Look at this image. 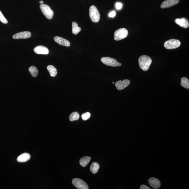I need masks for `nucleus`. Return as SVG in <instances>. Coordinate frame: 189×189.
Segmentation results:
<instances>
[{"label": "nucleus", "instance_id": "1", "mask_svg": "<svg viewBox=\"0 0 189 189\" xmlns=\"http://www.w3.org/2000/svg\"><path fill=\"white\" fill-rule=\"evenodd\" d=\"M140 68L144 71H148L150 65L152 62V60L150 57L146 55L141 56L138 59Z\"/></svg>", "mask_w": 189, "mask_h": 189}, {"label": "nucleus", "instance_id": "2", "mask_svg": "<svg viewBox=\"0 0 189 189\" xmlns=\"http://www.w3.org/2000/svg\"><path fill=\"white\" fill-rule=\"evenodd\" d=\"M89 16L91 20L94 22H97L100 19V14L97 8L94 5H92L89 9Z\"/></svg>", "mask_w": 189, "mask_h": 189}, {"label": "nucleus", "instance_id": "3", "mask_svg": "<svg viewBox=\"0 0 189 189\" xmlns=\"http://www.w3.org/2000/svg\"><path fill=\"white\" fill-rule=\"evenodd\" d=\"M128 34V31L125 28H123L117 29L114 33V39L119 41L127 37Z\"/></svg>", "mask_w": 189, "mask_h": 189}, {"label": "nucleus", "instance_id": "4", "mask_svg": "<svg viewBox=\"0 0 189 189\" xmlns=\"http://www.w3.org/2000/svg\"><path fill=\"white\" fill-rule=\"evenodd\" d=\"M180 45L181 43L179 40L174 38L168 40L164 43V47L168 50L177 48Z\"/></svg>", "mask_w": 189, "mask_h": 189}, {"label": "nucleus", "instance_id": "5", "mask_svg": "<svg viewBox=\"0 0 189 189\" xmlns=\"http://www.w3.org/2000/svg\"><path fill=\"white\" fill-rule=\"evenodd\" d=\"M40 8L43 14L47 18L52 19L54 15V12L46 4L40 5Z\"/></svg>", "mask_w": 189, "mask_h": 189}, {"label": "nucleus", "instance_id": "6", "mask_svg": "<svg viewBox=\"0 0 189 189\" xmlns=\"http://www.w3.org/2000/svg\"><path fill=\"white\" fill-rule=\"evenodd\" d=\"M74 186L78 189H88L89 187L86 183L80 178H75L72 180Z\"/></svg>", "mask_w": 189, "mask_h": 189}, {"label": "nucleus", "instance_id": "7", "mask_svg": "<svg viewBox=\"0 0 189 189\" xmlns=\"http://www.w3.org/2000/svg\"><path fill=\"white\" fill-rule=\"evenodd\" d=\"M102 62L105 64L111 66H117L118 62L116 60L110 57H103L101 59Z\"/></svg>", "mask_w": 189, "mask_h": 189}, {"label": "nucleus", "instance_id": "8", "mask_svg": "<svg viewBox=\"0 0 189 189\" xmlns=\"http://www.w3.org/2000/svg\"><path fill=\"white\" fill-rule=\"evenodd\" d=\"M130 84V81L129 80L126 79L122 81L120 80L117 81L115 84V86L118 90H122L125 89Z\"/></svg>", "mask_w": 189, "mask_h": 189}, {"label": "nucleus", "instance_id": "9", "mask_svg": "<svg viewBox=\"0 0 189 189\" xmlns=\"http://www.w3.org/2000/svg\"><path fill=\"white\" fill-rule=\"evenodd\" d=\"M31 36V33L29 31L22 32L16 33L13 36L14 39H21V38H27Z\"/></svg>", "mask_w": 189, "mask_h": 189}, {"label": "nucleus", "instance_id": "10", "mask_svg": "<svg viewBox=\"0 0 189 189\" xmlns=\"http://www.w3.org/2000/svg\"><path fill=\"white\" fill-rule=\"evenodd\" d=\"M179 0H166L163 2L161 5V8H169L174 6L178 3Z\"/></svg>", "mask_w": 189, "mask_h": 189}, {"label": "nucleus", "instance_id": "11", "mask_svg": "<svg viewBox=\"0 0 189 189\" xmlns=\"http://www.w3.org/2000/svg\"><path fill=\"white\" fill-rule=\"evenodd\" d=\"M175 22L180 27L188 28L189 26V23L188 19L185 18H176L175 19Z\"/></svg>", "mask_w": 189, "mask_h": 189}, {"label": "nucleus", "instance_id": "12", "mask_svg": "<svg viewBox=\"0 0 189 189\" xmlns=\"http://www.w3.org/2000/svg\"><path fill=\"white\" fill-rule=\"evenodd\" d=\"M34 51L36 54H44L47 55L49 53V50L47 47L39 45L35 47L34 49Z\"/></svg>", "mask_w": 189, "mask_h": 189}, {"label": "nucleus", "instance_id": "13", "mask_svg": "<svg viewBox=\"0 0 189 189\" xmlns=\"http://www.w3.org/2000/svg\"><path fill=\"white\" fill-rule=\"evenodd\" d=\"M149 184L152 188L155 189L160 188L161 183L158 179L152 177L148 180Z\"/></svg>", "mask_w": 189, "mask_h": 189}, {"label": "nucleus", "instance_id": "14", "mask_svg": "<svg viewBox=\"0 0 189 189\" xmlns=\"http://www.w3.org/2000/svg\"><path fill=\"white\" fill-rule=\"evenodd\" d=\"M54 40L56 43L59 44V45L66 47L70 46V43L69 41L64 38L59 36H55L54 38Z\"/></svg>", "mask_w": 189, "mask_h": 189}, {"label": "nucleus", "instance_id": "15", "mask_svg": "<svg viewBox=\"0 0 189 189\" xmlns=\"http://www.w3.org/2000/svg\"><path fill=\"white\" fill-rule=\"evenodd\" d=\"M31 158V155L29 153H24L21 154L18 157L17 160L19 162H27Z\"/></svg>", "mask_w": 189, "mask_h": 189}, {"label": "nucleus", "instance_id": "16", "mask_svg": "<svg viewBox=\"0 0 189 189\" xmlns=\"http://www.w3.org/2000/svg\"><path fill=\"white\" fill-rule=\"evenodd\" d=\"M91 158L90 157H83L80 159V164L82 167H85L88 164Z\"/></svg>", "mask_w": 189, "mask_h": 189}, {"label": "nucleus", "instance_id": "17", "mask_svg": "<svg viewBox=\"0 0 189 189\" xmlns=\"http://www.w3.org/2000/svg\"><path fill=\"white\" fill-rule=\"evenodd\" d=\"M47 69L50 73V76L54 77L57 75V70L54 66L50 65L47 66Z\"/></svg>", "mask_w": 189, "mask_h": 189}, {"label": "nucleus", "instance_id": "18", "mask_svg": "<svg viewBox=\"0 0 189 189\" xmlns=\"http://www.w3.org/2000/svg\"><path fill=\"white\" fill-rule=\"evenodd\" d=\"M99 164L97 162H94L91 164L90 170L93 174H96L99 171Z\"/></svg>", "mask_w": 189, "mask_h": 189}, {"label": "nucleus", "instance_id": "19", "mask_svg": "<svg viewBox=\"0 0 189 189\" xmlns=\"http://www.w3.org/2000/svg\"><path fill=\"white\" fill-rule=\"evenodd\" d=\"M72 33L73 34L76 35L81 31V28L78 27V24L76 22H73L72 24Z\"/></svg>", "mask_w": 189, "mask_h": 189}, {"label": "nucleus", "instance_id": "20", "mask_svg": "<svg viewBox=\"0 0 189 189\" xmlns=\"http://www.w3.org/2000/svg\"><path fill=\"white\" fill-rule=\"evenodd\" d=\"M29 71L33 77L36 78L37 76L38 71L37 68L34 66H31L29 68Z\"/></svg>", "mask_w": 189, "mask_h": 189}, {"label": "nucleus", "instance_id": "21", "mask_svg": "<svg viewBox=\"0 0 189 189\" xmlns=\"http://www.w3.org/2000/svg\"><path fill=\"white\" fill-rule=\"evenodd\" d=\"M181 85L185 88H189V81L188 78L186 77H183L181 78Z\"/></svg>", "mask_w": 189, "mask_h": 189}, {"label": "nucleus", "instance_id": "22", "mask_svg": "<svg viewBox=\"0 0 189 189\" xmlns=\"http://www.w3.org/2000/svg\"><path fill=\"white\" fill-rule=\"evenodd\" d=\"M80 115L76 112H73L69 116V120L71 121L78 120L79 118Z\"/></svg>", "mask_w": 189, "mask_h": 189}, {"label": "nucleus", "instance_id": "23", "mask_svg": "<svg viewBox=\"0 0 189 189\" xmlns=\"http://www.w3.org/2000/svg\"><path fill=\"white\" fill-rule=\"evenodd\" d=\"M90 116L91 114L90 113L86 112V113L82 114L81 117L82 120H86L90 118Z\"/></svg>", "mask_w": 189, "mask_h": 189}, {"label": "nucleus", "instance_id": "24", "mask_svg": "<svg viewBox=\"0 0 189 189\" xmlns=\"http://www.w3.org/2000/svg\"><path fill=\"white\" fill-rule=\"evenodd\" d=\"M0 21L4 24H7L8 23V20L2 13L1 10H0Z\"/></svg>", "mask_w": 189, "mask_h": 189}, {"label": "nucleus", "instance_id": "25", "mask_svg": "<svg viewBox=\"0 0 189 189\" xmlns=\"http://www.w3.org/2000/svg\"><path fill=\"white\" fill-rule=\"evenodd\" d=\"M122 4L120 3H117L116 4V7L117 10H120L122 8Z\"/></svg>", "mask_w": 189, "mask_h": 189}, {"label": "nucleus", "instance_id": "26", "mask_svg": "<svg viewBox=\"0 0 189 189\" xmlns=\"http://www.w3.org/2000/svg\"><path fill=\"white\" fill-rule=\"evenodd\" d=\"M116 12L115 11H113L110 12L108 14V16L111 18H113L115 16Z\"/></svg>", "mask_w": 189, "mask_h": 189}, {"label": "nucleus", "instance_id": "27", "mask_svg": "<svg viewBox=\"0 0 189 189\" xmlns=\"http://www.w3.org/2000/svg\"><path fill=\"white\" fill-rule=\"evenodd\" d=\"M140 188L141 189H150V188L149 187L144 185H141L140 186Z\"/></svg>", "mask_w": 189, "mask_h": 189}, {"label": "nucleus", "instance_id": "28", "mask_svg": "<svg viewBox=\"0 0 189 189\" xmlns=\"http://www.w3.org/2000/svg\"><path fill=\"white\" fill-rule=\"evenodd\" d=\"M121 66V64L120 63L118 62V64H117V66Z\"/></svg>", "mask_w": 189, "mask_h": 189}, {"label": "nucleus", "instance_id": "29", "mask_svg": "<svg viewBox=\"0 0 189 189\" xmlns=\"http://www.w3.org/2000/svg\"><path fill=\"white\" fill-rule=\"evenodd\" d=\"M39 3L41 4H43V1H40L39 2Z\"/></svg>", "mask_w": 189, "mask_h": 189}, {"label": "nucleus", "instance_id": "30", "mask_svg": "<svg viewBox=\"0 0 189 189\" xmlns=\"http://www.w3.org/2000/svg\"><path fill=\"white\" fill-rule=\"evenodd\" d=\"M113 84H114V82H113Z\"/></svg>", "mask_w": 189, "mask_h": 189}]
</instances>
